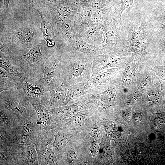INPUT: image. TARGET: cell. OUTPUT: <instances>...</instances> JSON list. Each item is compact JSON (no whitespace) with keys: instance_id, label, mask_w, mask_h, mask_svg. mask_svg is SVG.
<instances>
[{"instance_id":"6da1fadb","label":"cell","mask_w":165,"mask_h":165,"mask_svg":"<svg viewBox=\"0 0 165 165\" xmlns=\"http://www.w3.org/2000/svg\"><path fill=\"white\" fill-rule=\"evenodd\" d=\"M124 24L129 44L126 51L142 56L153 42V26L148 13H128Z\"/></svg>"},{"instance_id":"7a4b0ae2","label":"cell","mask_w":165,"mask_h":165,"mask_svg":"<svg viewBox=\"0 0 165 165\" xmlns=\"http://www.w3.org/2000/svg\"><path fill=\"white\" fill-rule=\"evenodd\" d=\"M62 55L57 50L27 79V81L38 86L45 92L60 86L63 80Z\"/></svg>"},{"instance_id":"3957f363","label":"cell","mask_w":165,"mask_h":165,"mask_svg":"<svg viewBox=\"0 0 165 165\" xmlns=\"http://www.w3.org/2000/svg\"><path fill=\"white\" fill-rule=\"evenodd\" d=\"M28 53L16 55L13 52L8 55L12 63L28 78L55 51V48L48 47L43 40L30 48Z\"/></svg>"},{"instance_id":"277c9868","label":"cell","mask_w":165,"mask_h":165,"mask_svg":"<svg viewBox=\"0 0 165 165\" xmlns=\"http://www.w3.org/2000/svg\"><path fill=\"white\" fill-rule=\"evenodd\" d=\"M93 59L77 55H62L63 80L68 88L71 86L88 81L92 74Z\"/></svg>"},{"instance_id":"5b68a950","label":"cell","mask_w":165,"mask_h":165,"mask_svg":"<svg viewBox=\"0 0 165 165\" xmlns=\"http://www.w3.org/2000/svg\"><path fill=\"white\" fill-rule=\"evenodd\" d=\"M41 33L38 27L25 25L8 33L4 39L13 53L22 55L27 53L28 49L43 42Z\"/></svg>"},{"instance_id":"8992f818","label":"cell","mask_w":165,"mask_h":165,"mask_svg":"<svg viewBox=\"0 0 165 165\" xmlns=\"http://www.w3.org/2000/svg\"><path fill=\"white\" fill-rule=\"evenodd\" d=\"M0 111L17 116L32 117L35 110L22 88L0 93Z\"/></svg>"},{"instance_id":"52a82bcc","label":"cell","mask_w":165,"mask_h":165,"mask_svg":"<svg viewBox=\"0 0 165 165\" xmlns=\"http://www.w3.org/2000/svg\"><path fill=\"white\" fill-rule=\"evenodd\" d=\"M120 68H113L93 73L88 81L91 87V94H97L106 90L118 78Z\"/></svg>"},{"instance_id":"ba28073f","label":"cell","mask_w":165,"mask_h":165,"mask_svg":"<svg viewBox=\"0 0 165 165\" xmlns=\"http://www.w3.org/2000/svg\"><path fill=\"white\" fill-rule=\"evenodd\" d=\"M38 118V122L42 131L53 128L55 123L51 115L48 102L44 95L29 99Z\"/></svg>"},{"instance_id":"9c48e42d","label":"cell","mask_w":165,"mask_h":165,"mask_svg":"<svg viewBox=\"0 0 165 165\" xmlns=\"http://www.w3.org/2000/svg\"><path fill=\"white\" fill-rule=\"evenodd\" d=\"M119 78L106 90L97 94H91L90 100L99 112H103L110 108L113 105L120 84Z\"/></svg>"},{"instance_id":"30bf717a","label":"cell","mask_w":165,"mask_h":165,"mask_svg":"<svg viewBox=\"0 0 165 165\" xmlns=\"http://www.w3.org/2000/svg\"><path fill=\"white\" fill-rule=\"evenodd\" d=\"M124 57L120 53L100 54L94 57L93 64L92 73L103 69L113 68H120Z\"/></svg>"},{"instance_id":"8fae6325","label":"cell","mask_w":165,"mask_h":165,"mask_svg":"<svg viewBox=\"0 0 165 165\" xmlns=\"http://www.w3.org/2000/svg\"><path fill=\"white\" fill-rule=\"evenodd\" d=\"M33 7L38 12L41 18V30L44 41L54 39L53 29L52 22V16L48 10L32 2Z\"/></svg>"},{"instance_id":"7c38bea8","label":"cell","mask_w":165,"mask_h":165,"mask_svg":"<svg viewBox=\"0 0 165 165\" xmlns=\"http://www.w3.org/2000/svg\"><path fill=\"white\" fill-rule=\"evenodd\" d=\"M38 144L36 150L37 151L38 161H41V162L43 161L42 164H57L58 161L53 149L51 142L45 141L43 142L42 141V142Z\"/></svg>"},{"instance_id":"4fadbf2b","label":"cell","mask_w":165,"mask_h":165,"mask_svg":"<svg viewBox=\"0 0 165 165\" xmlns=\"http://www.w3.org/2000/svg\"><path fill=\"white\" fill-rule=\"evenodd\" d=\"M0 92L15 90L23 87V83L27 80L17 78L6 70L0 68Z\"/></svg>"},{"instance_id":"5bb4252c","label":"cell","mask_w":165,"mask_h":165,"mask_svg":"<svg viewBox=\"0 0 165 165\" xmlns=\"http://www.w3.org/2000/svg\"><path fill=\"white\" fill-rule=\"evenodd\" d=\"M68 88L66 96L62 106L67 105L69 102L86 94H91V87L88 80L73 85Z\"/></svg>"},{"instance_id":"9a60e30c","label":"cell","mask_w":165,"mask_h":165,"mask_svg":"<svg viewBox=\"0 0 165 165\" xmlns=\"http://www.w3.org/2000/svg\"><path fill=\"white\" fill-rule=\"evenodd\" d=\"M20 149L18 155L20 159V164L37 165L38 161V154L33 144L29 145L18 144Z\"/></svg>"},{"instance_id":"2e32d148","label":"cell","mask_w":165,"mask_h":165,"mask_svg":"<svg viewBox=\"0 0 165 165\" xmlns=\"http://www.w3.org/2000/svg\"><path fill=\"white\" fill-rule=\"evenodd\" d=\"M68 90V88L62 83L57 87L49 91L50 97L48 105L51 109L60 108L62 106Z\"/></svg>"},{"instance_id":"e0dca14e","label":"cell","mask_w":165,"mask_h":165,"mask_svg":"<svg viewBox=\"0 0 165 165\" xmlns=\"http://www.w3.org/2000/svg\"><path fill=\"white\" fill-rule=\"evenodd\" d=\"M72 47L74 51L83 53L92 58L102 54L100 47L94 46L81 38L77 39Z\"/></svg>"},{"instance_id":"ac0fdd59","label":"cell","mask_w":165,"mask_h":165,"mask_svg":"<svg viewBox=\"0 0 165 165\" xmlns=\"http://www.w3.org/2000/svg\"><path fill=\"white\" fill-rule=\"evenodd\" d=\"M0 66L8 72L18 78L27 79V78L19 71L12 63L8 54L0 52Z\"/></svg>"},{"instance_id":"d6986e66","label":"cell","mask_w":165,"mask_h":165,"mask_svg":"<svg viewBox=\"0 0 165 165\" xmlns=\"http://www.w3.org/2000/svg\"><path fill=\"white\" fill-rule=\"evenodd\" d=\"M138 54L133 53L127 64L124 70L122 72V81L124 85L130 82L132 79L137 68L136 65Z\"/></svg>"},{"instance_id":"ffe728a7","label":"cell","mask_w":165,"mask_h":165,"mask_svg":"<svg viewBox=\"0 0 165 165\" xmlns=\"http://www.w3.org/2000/svg\"><path fill=\"white\" fill-rule=\"evenodd\" d=\"M42 6L48 10L51 16H55L57 19L59 20L66 21L70 17L71 10L67 6H61L54 8Z\"/></svg>"},{"instance_id":"44dd1931","label":"cell","mask_w":165,"mask_h":165,"mask_svg":"<svg viewBox=\"0 0 165 165\" xmlns=\"http://www.w3.org/2000/svg\"><path fill=\"white\" fill-rule=\"evenodd\" d=\"M54 136V141L51 143L56 154L60 152L65 148L69 141V139L67 135L63 134L56 133Z\"/></svg>"},{"instance_id":"7402d4cb","label":"cell","mask_w":165,"mask_h":165,"mask_svg":"<svg viewBox=\"0 0 165 165\" xmlns=\"http://www.w3.org/2000/svg\"><path fill=\"white\" fill-rule=\"evenodd\" d=\"M134 0H121L119 6L115 12L116 17L118 20L119 22H121V16L123 12L127 8L131 6Z\"/></svg>"},{"instance_id":"603a6c76","label":"cell","mask_w":165,"mask_h":165,"mask_svg":"<svg viewBox=\"0 0 165 165\" xmlns=\"http://www.w3.org/2000/svg\"><path fill=\"white\" fill-rule=\"evenodd\" d=\"M89 145L90 151L91 154L93 156H97L100 151L99 142L92 137L90 139Z\"/></svg>"},{"instance_id":"cb8c5ba5","label":"cell","mask_w":165,"mask_h":165,"mask_svg":"<svg viewBox=\"0 0 165 165\" xmlns=\"http://www.w3.org/2000/svg\"><path fill=\"white\" fill-rule=\"evenodd\" d=\"M66 0H38L35 2L36 3L41 6L52 7L62 3Z\"/></svg>"},{"instance_id":"d4e9b609","label":"cell","mask_w":165,"mask_h":165,"mask_svg":"<svg viewBox=\"0 0 165 165\" xmlns=\"http://www.w3.org/2000/svg\"><path fill=\"white\" fill-rule=\"evenodd\" d=\"M156 70V75L161 85H165V62L158 67Z\"/></svg>"},{"instance_id":"484cf974","label":"cell","mask_w":165,"mask_h":165,"mask_svg":"<svg viewBox=\"0 0 165 165\" xmlns=\"http://www.w3.org/2000/svg\"><path fill=\"white\" fill-rule=\"evenodd\" d=\"M92 10L90 8L85 7L81 14L82 20L88 24L90 22L92 15Z\"/></svg>"},{"instance_id":"4316f807","label":"cell","mask_w":165,"mask_h":165,"mask_svg":"<svg viewBox=\"0 0 165 165\" xmlns=\"http://www.w3.org/2000/svg\"><path fill=\"white\" fill-rule=\"evenodd\" d=\"M61 28L66 37H70L71 36L72 28L70 23L66 21H64L61 25Z\"/></svg>"},{"instance_id":"83f0119b","label":"cell","mask_w":165,"mask_h":165,"mask_svg":"<svg viewBox=\"0 0 165 165\" xmlns=\"http://www.w3.org/2000/svg\"><path fill=\"white\" fill-rule=\"evenodd\" d=\"M2 7L1 13V20H3L6 18L8 12V8L10 0H2Z\"/></svg>"},{"instance_id":"f1b7e54d","label":"cell","mask_w":165,"mask_h":165,"mask_svg":"<svg viewBox=\"0 0 165 165\" xmlns=\"http://www.w3.org/2000/svg\"><path fill=\"white\" fill-rule=\"evenodd\" d=\"M0 52L8 55L13 52L9 48L4 38H3L1 36H0Z\"/></svg>"},{"instance_id":"f546056e","label":"cell","mask_w":165,"mask_h":165,"mask_svg":"<svg viewBox=\"0 0 165 165\" xmlns=\"http://www.w3.org/2000/svg\"><path fill=\"white\" fill-rule=\"evenodd\" d=\"M91 137L99 142L101 138V134L100 130L97 126L94 127L90 133Z\"/></svg>"},{"instance_id":"4dcf8cb0","label":"cell","mask_w":165,"mask_h":165,"mask_svg":"<svg viewBox=\"0 0 165 165\" xmlns=\"http://www.w3.org/2000/svg\"><path fill=\"white\" fill-rule=\"evenodd\" d=\"M66 156L67 160L70 162H75L78 159L76 153L73 150H70L68 151Z\"/></svg>"},{"instance_id":"1f68e13d","label":"cell","mask_w":165,"mask_h":165,"mask_svg":"<svg viewBox=\"0 0 165 165\" xmlns=\"http://www.w3.org/2000/svg\"><path fill=\"white\" fill-rule=\"evenodd\" d=\"M105 5L104 0H94L92 4V8L94 10H98L103 8Z\"/></svg>"},{"instance_id":"d6a6232c","label":"cell","mask_w":165,"mask_h":165,"mask_svg":"<svg viewBox=\"0 0 165 165\" xmlns=\"http://www.w3.org/2000/svg\"><path fill=\"white\" fill-rule=\"evenodd\" d=\"M98 29L97 27H93L88 30L85 33L86 35L88 38H94L98 32Z\"/></svg>"},{"instance_id":"836d02e7","label":"cell","mask_w":165,"mask_h":165,"mask_svg":"<svg viewBox=\"0 0 165 165\" xmlns=\"http://www.w3.org/2000/svg\"><path fill=\"white\" fill-rule=\"evenodd\" d=\"M157 91L152 89L149 91L147 93V97L149 101H153L158 96Z\"/></svg>"},{"instance_id":"e575fe53","label":"cell","mask_w":165,"mask_h":165,"mask_svg":"<svg viewBox=\"0 0 165 165\" xmlns=\"http://www.w3.org/2000/svg\"><path fill=\"white\" fill-rule=\"evenodd\" d=\"M150 82L149 79H143L140 84L138 88L142 90L147 89L149 86Z\"/></svg>"},{"instance_id":"d590c367","label":"cell","mask_w":165,"mask_h":165,"mask_svg":"<svg viewBox=\"0 0 165 165\" xmlns=\"http://www.w3.org/2000/svg\"><path fill=\"white\" fill-rule=\"evenodd\" d=\"M141 95L139 93L133 94L129 98V101L132 103L138 102L141 99Z\"/></svg>"},{"instance_id":"8d00e7d4","label":"cell","mask_w":165,"mask_h":165,"mask_svg":"<svg viewBox=\"0 0 165 165\" xmlns=\"http://www.w3.org/2000/svg\"><path fill=\"white\" fill-rule=\"evenodd\" d=\"M154 124L156 127H160L163 125L165 124V122L162 118H158L154 119Z\"/></svg>"},{"instance_id":"74e56055","label":"cell","mask_w":165,"mask_h":165,"mask_svg":"<svg viewBox=\"0 0 165 165\" xmlns=\"http://www.w3.org/2000/svg\"><path fill=\"white\" fill-rule=\"evenodd\" d=\"M142 115L140 113H137L134 114L133 116L134 120L137 122L141 121L142 119Z\"/></svg>"},{"instance_id":"f35d334b","label":"cell","mask_w":165,"mask_h":165,"mask_svg":"<svg viewBox=\"0 0 165 165\" xmlns=\"http://www.w3.org/2000/svg\"><path fill=\"white\" fill-rule=\"evenodd\" d=\"M131 116V112L129 111H125L123 114V117L127 120H130Z\"/></svg>"},{"instance_id":"ab89813d","label":"cell","mask_w":165,"mask_h":165,"mask_svg":"<svg viewBox=\"0 0 165 165\" xmlns=\"http://www.w3.org/2000/svg\"><path fill=\"white\" fill-rule=\"evenodd\" d=\"M162 99V97L161 96H158L154 100V102L156 104H159L161 102Z\"/></svg>"},{"instance_id":"60d3db41","label":"cell","mask_w":165,"mask_h":165,"mask_svg":"<svg viewBox=\"0 0 165 165\" xmlns=\"http://www.w3.org/2000/svg\"><path fill=\"white\" fill-rule=\"evenodd\" d=\"M80 1L83 2H87L88 0H79Z\"/></svg>"},{"instance_id":"b9f144b4","label":"cell","mask_w":165,"mask_h":165,"mask_svg":"<svg viewBox=\"0 0 165 165\" xmlns=\"http://www.w3.org/2000/svg\"><path fill=\"white\" fill-rule=\"evenodd\" d=\"M164 1H165V0H164Z\"/></svg>"}]
</instances>
